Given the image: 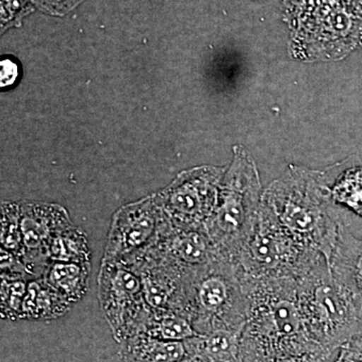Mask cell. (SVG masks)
<instances>
[{
    "mask_svg": "<svg viewBox=\"0 0 362 362\" xmlns=\"http://www.w3.org/2000/svg\"><path fill=\"white\" fill-rule=\"evenodd\" d=\"M0 240H1V250L23 259V246L20 202H6L2 204Z\"/></svg>",
    "mask_w": 362,
    "mask_h": 362,
    "instance_id": "cell-22",
    "label": "cell"
},
{
    "mask_svg": "<svg viewBox=\"0 0 362 362\" xmlns=\"http://www.w3.org/2000/svg\"><path fill=\"white\" fill-rule=\"evenodd\" d=\"M93 362H124L122 357H121L120 354H115L113 356L105 357V358L97 359V361Z\"/></svg>",
    "mask_w": 362,
    "mask_h": 362,
    "instance_id": "cell-28",
    "label": "cell"
},
{
    "mask_svg": "<svg viewBox=\"0 0 362 362\" xmlns=\"http://www.w3.org/2000/svg\"><path fill=\"white\" fill-rule=\"evenodd\" d=\"M40 6L49 13H61L70 11L81 0H37Z\"/></svg>",
    "mask_w": 362,
    "mask_h": 362,
    "instance_id": "cell-25",
    "label": "cell"
},
{
    "mask_svg": "<svg viewBox=\"0 0 362 362\" xmlns=\"http://www.w3.org/2000/svg\"><path fill=\"white\" fill-rule=\"evenodd\" d=\"M225 171L216 168L185 171L156 195L170 225L180 228H206L218 206Z\"/></svg>",
    "mask_w": 362,
    "mask_h": 362,
    "instance_id": "cell-9",
    "label": "cell"
},
{
    "mask_svg": "<svg viewBox=\"0 0 362 362\" xmlns=\"http://www.w3.org/2000/svg\"><path fill=\"white\" fill-rule=\"evenodd\" d=\"M138 335L165 341H185L199 334L195 331L190 319L183 314L177 312H150L144 327Z\"/></svg>",
    "mask_w": 362,
    "mask_h": 362,
    "instance_id": "cell-19",
    "label": "cell"
},
{
    "mask_svg": "<svg viewBox=\"0 0 362 362\" xmlns=\"http://www.w3.org/2000/svg\"><path fill=\"white\" fill-rule=\"evenodd\" d=\"M1 317L6 320L21 319L28 280L1 279Z\"/></svg>",
    "mask_w": 362,
    "mask_h": 362,
    "instance_id": "cell-23",
    "label": "cell"
},
{
    "mask_svg": "<svg viewBox=\"0 0 362 362\" xmlns=\"http://www.w3.org/2000/svg\"><path fill=\"white\" fill-rule=\"evenodd\" d=\"M182 362H199V361H197L195 358H192V357H189V358L185 359V361Z\"/></svg>",
    "mask_w": 362,
    "mask_h": 362,
    "instance_id": "cell-29",
    "label": "cell"
},
{
    "mask_svg": "<svg viewBox=\"0 0 362 362\" xmlns=\"http://www.w3.org/2000/svg\"><path fill=\"white\" fill-rule=\"evenodd\" d=\"M188 313L195 331L244 330L247 298L238 267L218 257L185 280Z\"/></svg>",
    "mask_w": 362,
    "mask_h": 362,
    "instance_id": "cell-6",
    "label": "cell"
},
{
    "mask_svg": "<svg viewBox=\"0 0 362 362\" xmlns=\"http://www.w3.org/2000/svg\"><path fill=\"white\" fill-rule=\"evenodd\" d=\"M220 256L204 228H180L169 225L153 247L128 263L151 259L177 272L185 281Z\"/></svg>",
    "mask_w": 362,
    "mask_h": 362,
    "instance_id": "cell-11",
    "label": "cell"
},
{
    "mask_svg": "<svg viewBox=\"0 0 362 362\" xmlns=\"http://www.w3.org/2000/svg\"><path fill=\"white\" fill-rule=\"evenodd\" d=\"M2 71H1V86H8L13 84L14 78H16V75H18V68L14 65L13 63H11L8 59H6V61L2 62L1 64Z\"/></svg>",
    "mask_w": 362,
    "mask_h": 362,
    "instance_id": "cell-26",
    "label": "cell"
},
{
    "mask_svg": "<svg viewBox=\"0 0 362 362\" xmlns=\"http://www.w3.org/2000/svg\"><path fill=\"white\" fill-rule=\"evenodd\" d=\"M263 194L256 163L238 148L221 180L218 206L204 228L223 258H237L251 233Z\"/></svg>",
    "mask_w": 362,
    "mask_h": 362,
    "instance_id": "cell-5",
    "label": "cell"
},
{
    "mask_svg": "<svg viewBox=\"0 0 362 362\" xmlns=\"http://www.w3.org/2000/svg\"><path fill=\"white\" fill-rule=\"evenodd\" d=\"M90 273V263L52 262L42 278L74 305L87 294Z\"/></svg>",
    "mask_w": 362,
    "mask_h": 362,
    "instance_id": "cell-18",
    "label": "cell"
},
{
    "mask_svg": "<svg viewBox=\"0 0 362 362\" xmlns=\"http://www.w3.org/2000/svg\"><path fill=\"white\" fill-rule=\"evenodd\" d=\"M25 1L26 0H4V4H6V11L8 8H11V11L14 13L20 11L23 4H25Z\"/></svg>",
    "mask_w": 362,
    "mask_h": 362,
    "instance_id": "cell-27",
    "label": "cell"
},
{
    "mask_svg": "<svg viewBox=\"0 0 362 362\" xmlns=\"http://www.w3.org/2000/svg\"><path fill=\"white\" fill-rule=\"evenodd\" d=\"M298 302L312 340L331 356L362 335V312L334 278L327 261L298 281Z\"/></svg>",
    "mask_w": 362,
    "mask_h": 362,
    "instance_id": "cell-3",
    "label": "cell"
},
{
    "mask_svg": "<svg viewBox=\"0 0 362 362\" xmlns=\"http://www.w3.org/2000/svg\"><path fill=\"white\" fill-rule=\"evenodd\" d=\"M98 296L112 334L118 343L140 334L150 309L143 294L140 276L119 262L102 261Z\"/></svg>",
    "mask_w": 362,
    "mask_h": 362,
    "instance_id": "cell-8",
    "label": "cell"
},
{
    "mask_svg": "<svg viewBox=\"0 0 362 362\" xmlns=\"http://www.w3.org/2000/svg\"><path fill=\"white\" fill-rule=\"evenodd\" d=\"M126 266L141 278L143 294L150 311L177 312L190 319L185 281L177 272L151 259Z\"/></svg>",
    "mask_w": 362,
    "mask_h": 362,
    "instance_id": "cell-13",
    "label": "cell"
},
{
    "mask_svg": "<svg viewBox=\"0 0 362 362\" xmlns=\"http://www.w3.org/2000/svg\"><path fill=\"white\" fill-rule=\"evenodd\" d=\"M47 254L51 263H90L92 258L87 235L74 223L54 235Z\"/></svg>",
    "mask_w": 362,
    "mask_h": 362,
    "instance_id": "cell-20",
    "label": "cell"
},
{
    "mask_svg": "<svg viewBox=\"0 0 362 362\" xmlns=\"http://www.w3.org/2000/svg\"><path fill=\"white\" fill-rule=\"evenodd\" d=\"M299 21L296 44L303 57L342 58L362 47V0H332Z\"/></svg>",
    "mask_w": 362,
    "mask_h": 362,
    "instance_id": "cell-7",
    "label": "cell"
},
{
    "mask_svg": "<svg viewBox=\"0 0 362 362\" xmlns=\"http://www.w3.org/2000/svg\"><path fill=\"white\" fill-rule=\"evenodd\" d=\"M333 276L350 293L362 312V239L343 223L329 263Z\"/></svg>",
    "mask_w": 362,
    "mask_h": 362,
    "instance_id": "cell-14",
    "label": "cell"
},
{
    "mask_svg": "<svg viewBox=\"0 0 362 362\" xmlns=\"http://www.w3.org/2000/svg\"><path fill=\"white\" fill-rule=\"evenodd\" d=\"M124 362H182L189 358L187 340L165 341L137 335L121 343Z\"/></svg>",
    "mask_w": 362,
    "mask_h": 362,
    "instance_id": "cell-16",
    "label": "cell"
},
{
    "mask_svg": "<svg viewBox=\"0 0 362 362\" xmlns=\"http://www.w3.org/2000/svg\"><path fill=\"white\" fill-rule=\"evenodd\" d=\"M73 304L42 278L28 281L21 319L52 320L66 315Z\"/></svg>",
    "mask_w": 362,
    "mask_h": 362,
    "instance_id": "cell-17",
    "label": "cell"
},
{
    "mask_svg": "<svg viewBox=\"0 0 362 362\" xmlns=\"http://www.w3.org/2000/svg\"><path fill=\"white\" fill-rule=\"evenodd\" d=\"M323 261L320 252L290 232L262 202L251 233L233 263L246 277L299 281Z\"/></svg>",
    "mask_w": 362,
    "mask_h": 362,
    "instance_id": "cell-4",
    "label": "cell"
},
{
    "mask_svg": "<svg viewBox=\"0 0 362 362\" xmlns=\"http://www.w3.org/2000/svg\"><path fill=\"white\" fill-rule=\"evenodd\" d=\"M23 263L32 280L42 278L51 263L49 247L57 233L73 225L68 211L58 204L20 202Z\"/></svg>",
    "mask_w": 362,
    "mask_h": 362,
    "instance_id": "cell-12",
    "label": "cell"
},
{
    "mask_svg": "<svg viewBox=\"0 0 362 362\" xmlns=\"http://www.w3.org/2000/svg\"><path fill=\"white\" fill-rule=\"evenodd\" d=\"M327 177L322 171L291 165L267 188L262 202L329 265L343 221L331 199Z\"/></svg>",
    "mask_w": 362,
    "mask_h": 362,
    "instance_id": "cell-2",
    "label": "cell"
},
{
    "mask_svg": "<svg viewBox=\"0 0 362 362\" xmlns=\"http://www.w3.org/2000/svg\"><path fill=\"white\" fill-rule=\"evenodd\" d=\"M169 225L156 197L123 206L112 218L102 261H130L153 247Z\"/></svg>",
    "mask_w": 362,
    "mask_h": 362,
    "instance_id": "cell-10",
    "label": "cell"
},
{
    "mask_svg": "<svg viewBox=\"0 0 362 362\" xmlns=\"http://www.w3.org/2000/svg\"><path fill=\"white\" fill-rule=\"evenodd\" d=\"M240 274V273H239ZM247 298L243 362H280L308 356L332 361L312 340L298 302V281L240 275Z\"/></svg>",
    "mask_w": 362,
    "mask_h": 362,
    "instance_id": "cell-1",
    "label": "cell"
},
{
    "mask_svg": "<svg viewBox=\"0 0 362 362\" xmlns=\"http://www.w3.org/2000/svg\"><path fill=\"white\" fill-rule=\"evenodd\" d=\"M243 330H218L187 340L189 356L199 362H243Z\"/></svg>",
    "mask_w": 362,
    "mask_h": 362,
    "instance_id": "cell-15",
    "label": "cell"
},
{
    "mask_svg": "<svg viewBox=\"0 0 362 362\" xmlns=\"http://www.w3.org/2000/svg\"><path fill=\"white\" fill-rule=\"evenodd\" d=\"M331 199L362 218V168H352L342 173L330 187Z\"/></svg>",
    "mask_w": 362,
    "mask_h": 362,
    "instance_id": "cell-21",
    "label": "cell"
},
{
    "mask_svg": "<svg viewBox=\"0 0 362 362\" xmlns=\"http://www.w3.org/2000/svg\"><path fill=\"white\" fill-rule=\"evenodd\" d=\"M332 362H362V335L345 342Z\"/></svg>",
    "mask_w": 362,
    "mask_h": 362,
    "instance_id": "cell-24",
    "label": "cell"
}]
</instances>
